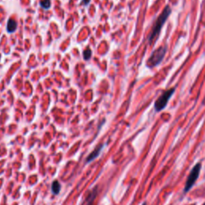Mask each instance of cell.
<instances>
[{
  "mask_svg": "<svg viewBox=\"0 0 205 205\" xmlns=\"http://www.w3.org/2000/svg\"><path fill=\"white\" fill-rule=\"evenodd\" d=\"M171 9L169 6H165V8L163 9L162 13L159 15V17L157 18V19L155 20V22L154 23V25L152 27V31H151V33L148 36V42L150 43H152L153 41H154L158 36H159V34L161 31V29L164 25V23L167 21V19H168L169 15L171 14Z\"/></svg>",
  "mask_w": 205,
  "mask_h": 205,
  "instance_id": "1",
  "label": "cell"
},
{
  "mask_svg": "<svg viewBox=\"0 0 205 205\" xmlns=\"http://www.w3.org/2000/svg\"><path fill=\"white\" fill-rule=\"evenodd\" d=\"M175 91H176V87H172L170 89L164 91L161 95H160L158 99L155 100L154 104V107L155 111H160L166 107L167 104L170 100V99L171 98V96H173Z\"/></svg>",
  "mask_w": 205,
  "mask_h": 205,
  "instance_id": "2",
  "label": "cell"
},
{
  "mask_svg": "<svg viewBox=\"0 0 205 205\" xmlns=\"http://www.w3.org/2000/svg\"><path fill=\"white\" fill-rule=\"evenodd\" d=\"M167 52V47H160L155 49L151 55V56L149 57L147 59V65L149 68H155L160 63L163 61V58L165 56V54Z\"/></svg>",
  "mask_w": 205,
  "mask_h": 205,
  "instance_id": "3",
  "label": "cell"
},
{
  "mask_svg": "<svg viewBox=\"0 0 205 205\" xmlns=\"http://www.w3.org/2000/svg\"><path fill=\"white\" fill-rule=\"evenodd\" d=\"M200 170H201V163H196L195 165V167L192 168L191 173H190V175L188 177V180H187V182H186L185 184V188H184V191L185 192H188L192 188V186L194 185V183H196V180L198 179V177H199Z\"/></svg>",
  "mask_w": 205,
  "mask_h": 205,
  "instance_id": "4",
  "label": "cell"
},
{
  "mask_svg": "<svg viewBox=\"0 0 205 205\" xmlns=\"http://www.w3.org/2000/svg\"><path fill=\"white\" fill-rule=\"evenodd\" d=\"M103 147H104L103 144L97 147L88 155V157L87 158V162H91V161H92L93 160H95L96 158L98 157L99 155V154H100V152H101L102 149H103Z\"/></svg>",
  "mask_w": 205,
  "mask_h": 205,
  "instance_id": "5",
  "label": "cell"
},
{
  "mask_svg": "<svg viewBox=\"0 0 205 205\" xmlns=\"http://www.w3.org/2000/svg\"><path fill=\"white\" fill-rule=\"evenodd\" d=\"M16 28H17V23L14 19H10L7 21V24H6L7 32L8 33H14V31H16Z\"/></svg>",
  "mask_w": 205,
  "mask_h": 205,
  "instance_id": "6",
  "label": "cell"
},
{
  "mask_svg": "<svg viewBox=\"0 0 205 205\" xmlns=\"http://www.w3.org/2000/svg\"><path fill=\"white\" fill-rule=\"evenodd\" d=\"M60 188H61V185L57 180H55L52 184H51V190H52V192L54 194H59V191H60Z\"/></svg>",
  "mask_w": 205,
  "mask_h": 205,
  "instance_id": "7",
  "label": "cell"
},
{
  "mask_svg": "<svg viewBox=\"0 0 205 205\" xmlns=\"http://www.w3.org/2000/svg\"><path fill=\"white\" fill-rule=\"evenodd\" d=\"M40 6L47 10L51 7V0H40Z\"/></svg>",
  "mask_w": 205,
  "mask_h": 205,
  "instance_id": "8",
  "label": "cell"
},
{
  "mask_svg": "<svg viewBox=\"0 0 205 205\" xmlns=\"http://www.w3.org/2000/svg\"><path fill=\"white\" fill-rule=\"evenodd\" d=\"M91 57V49L87 48V50L83 51V59L85 60H89Z\"/></svg>",
  "mask_w": 205,
  "mask_h": 205,
  "instance_id": "9",
  "label": "cell"
},
{
  "mask_svg": "<svg viewBox=\"0 0 205 205\" xmlns=\"http://www.w3.org/2000/svg\"><path fill=\"white\" fill-rule=\"evenodd\" d=\"M91 0H83V3L84 4V5H87L88 3H90Z\"/></svg>",
  "mask_w": 205,
  "mask_h": 205,
  "instance_id": "10",
  "label": "cell"
},
{
  "mask_svg": "<svg viewBox=\"0 0 205 205\" xmlns=\"http://www.w3.org/2000/svg\"><path fill=\"white\" fill-rule=\"evenodd\" d=\"M204 3V6H205V0H204V3Z\"/></svg>",
  "mask_w": 205,
  "mask_h": 205,
  "instance_id": "11",
  "label": "cell"
},
{
  "mask_svg": "<svg viewBox=\"0 0 205 205\" xmlns=\"http://www.w3.org/2000/svg\"><path fill=\"white\" fill-rule=\"evenodd\" d=\"M143 205H146V204H143Z\"/></svg>",
  "mask_w": 205,
  "mask_h": 205,
  "instance_id": "12",
  "label": "cell"
}]
</instances>
